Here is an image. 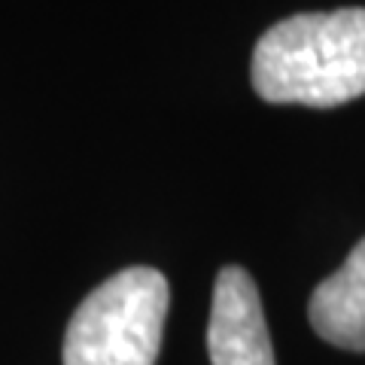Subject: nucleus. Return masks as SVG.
<instances>
[{
    "label": "nucleus",
    "instance_id": "obj_4",
    "mask_svg": "<svg viewBox=\"0 0 365 365\" xmlns=\"http://www.w3.org/2000/svg\"><path fill=\"white\" fill-rule=\"evenodd\" d=\"M314 332L341 350H365V237L347 262L326 277L307 304Z\"/></svg>",
    "mask_w": 365,
    "mask_h": 365
},
{
    "label": "nucleus",
    "instance_id": "obj_2",
    "mask_svg": "<svg viewBox=\"0 0 365 365\" xmlns=\"http://www.w3.org/2000/svg\"><path fill=\"white\" fill-rule=\"evenodd\" d=\"M162 271L134 265L113 274L76 307L64 332V365H155L168 317Z\"/></svg>",
    "mask_w": 365,
    "mask_h": 365
},
{
    "label": "nucleus",
    "instance_id": "obj_1",
    "mask_svg": "<svg viewBox=\"0 0 365 365\" xmlns=\"http://www.w3.org/2000/svg\"><path fill=\"white\" fill-rule=\"evenodd\" d=\"M253 88L271 104L338 107L365 95V9L299 13L256 40Z\"/></svg>",
    "mask_w": 365,
    "mask_h": 365
},
{
    "label": "nucleus",
    "instance_id": "obj_3",
    "mask_svg": "<svg viewBox=\"0 0 365 365\" xmlns=\"http://www.w3.org/2000/svg\"><path fill=\"white\" fill-rule=\"evenodd\" d=\"M207 353L213 365H274L259 289L253 277L237 265H225L216 274Z\"/></svg>",
    "mask_w": 365,
    "mask_h": 365
}]
</instances>
